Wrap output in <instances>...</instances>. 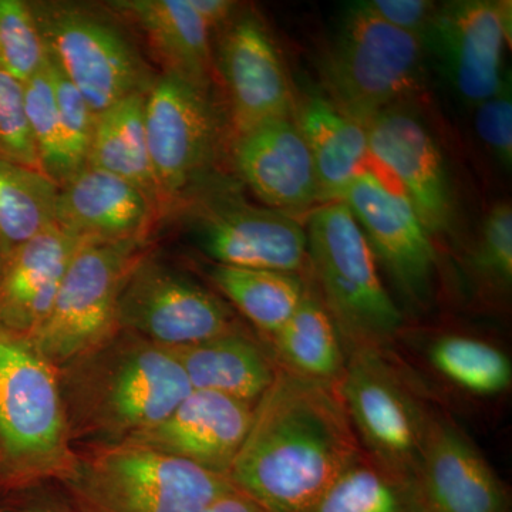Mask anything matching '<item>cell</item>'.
I'll return each mask as SVG.
<instances>
[{"label": "cell", "mask_w": 512, "mask_h": 512, "mask_svg": "<svg viewBox=\"0 0 512 512\" xmlns=\"http://www.w3.org/2000/svg\"><path fill=\"white\" fill-rule=\"evenodd\" d=\"M47 64L55 90L57 113L66 141L67 157L73 173L77 174L89 163L96 114L90 109L82 93L60 72L59 67L49 59V56Z\"/></svg>", "instance_id": "33"}, {"label": "cell", "mask_w": 512, "mask_h": 512, "mask_svg": "<svg viewBox=\"0 0 512 512\" xmlns=\"http://www.w3.org/2000/svg\"><path fill=\"white\" fill-rule=\"evenodd\" d=\"M363 128L369 158L393 175L430 235L446 232L454 217L453 190L443 154L424 121L399 104Z\"/></svg>", "instance_id": "15"}, {"label": "cell", "mask_w": 512, "mask_h": 512, "mask_svg": "<svg viewBox=\"0 0 512 512\" xmlns=\"http://www.w3.org/2000/svg\"><path fill=\"white\" fill-rule=\"evenodd\" d=\"M285 369L309 379L338 384L346 359L339 328L329 309L306 291L301 305L272 336Z\"/></svg>", "instance_id": "26"}, {"label": "cell", "mask_w": 512, "mask_h": 512, "mask_svg": "<svg viewBox=\"0 0 512 512\" xmlns=\"http://www.w3.org/2000/svg\"><path fill=\"white\" fill-rule=\"evenodd\" d=\"M22 512H57V511H50V510H23Z\"/></svg>", "instance_id": "40"}, {"label": "cell", "mask_w": 512, "mask_h": 512, "mask_svg": "<svg viewBox=\"0 0 512 512\" xmlns=\"http://www.w3.org/2000/svg\"><path fill=\"white\" fill-rule=\"evenodd\" d=\"M62 484L73 512H200L237 488L227 476L130 443L77 453Z\"/></svg>", "instance_id": "4"}, {"label": "cell", "mask_w": 512, "mask_h": 512, "mask_svg": "<svg viewBox=\"0 0 512 512\" xmlns=\"http://www.w3.org/2000/svg\"><path fill=\"white\" fill-rule=\"evenodd\" d=\"M312 512H427L420 484L360 457L330 485Z\"/></svg>", "instance_id": "29"}, {"label": "cell", "mask_w": 512, "mask_h": 512, "mask_svg": "<svg viewBox=\"0 0 512 512\" xmlns=\"http://www.w3.org/2000/svg\"><path fill=\"white\" fill-rule=\"evenodd\" d=\"M359 3L383 22L420 37L421 42L437 9V3L429 0H365Z\"/></svg>", "instance_id": "37"}, {"label": "cell", "mask_w": 512, "mask_h": 512, "mask_svg": "<svg viewBox=\"0 0 512 512\" xmlns=\"http://www.w3.org/2000/svg\"><path fill=\"white\" fill-rule=\"evenodd\" d=\"M46 57L30 2L0 0V67L25 84L43 69Z\"/></svg>", "instance_id": "32"}, {"label": "cell", "mask_w": 512, "mask_h": 512, "mask_svg": "<svg viewBox=\"0 0 512 512\" xmlns=\"http://www.w3.org/2000/svg\"><path fill=\"white\" fill-rule=\"evenodd\" d=\"M117 325L168 349L195 345L237 328L217 295L148 255L121 289Z\"/></svg>", "instance_id": "12"}, {"label": "cell", "mask_w": 512, "mask_h": 512, "mask_svg": "<svg viewBox=\"0 0 512 512\" xmlns=\"http://www.w3.org/2000/svg\"><path fill=\"white\" fill-rule=\"evenodd\" d=\"M59 370L0 330V497L66 481L77 463Z\"/></svg>", "instance_id": "3"}, {"label": "cell", "mask_w": 512, "mask_h": 512, "mask_svg": "<svg viewBox=\"0 0 512 512\" xmlns=\"http://www.w3.org/2000/svg\"><path fill=\"white\" fill-rule=\"evenodd\" d=\"M59 188L42 171L0 158V261L56 224Z\"/></svg>", "instance_id": "28"}, {"label": "cell", "mask_w": 512, "mask_h": 512, "mask_svg": "<svg viewBox=\"0 0 512 512\" xmlns=\"http://www.w3.org/2000/svg\"><path fill=\"white\" fill-rule=\"evenodd\" d=\"M211 279L245 318L269 336L288 322L306 293L301 276L293 272L215 264Z\"/></svg>", "instance_id": "27"}, {"label": "cell", "mask_w": 512, "mask_h": 512, "mask_svg": "<svg viewBox=\"0 0 512 512\" xmlns=\"http://www.w3.org/2000/svg\"><path fill=\"white\" fill-rule=\"evenodd\" d=\"M429 359L448 382L478 396H497L511 386L510 359L484 340L461 335L441 336L431 343Z\"/></svg>", "instance_id": "30"}, {"label": "cell", "mask_w": 512, "mask_h": 512, "mask_svg": "<svg viewBox=\"0 0 512 512\" xmlns=\"http://www.w3.org/2000/svg\"><path fill=\"white\" fill-rule=\"evenodd\" d=\"M362 457L338 384L281 367L254 406L229 480L274 512H312Z\"/></svg>", "instance_id": "1"}, {"label": "cell", "mask_w": 512, "mask_h": 512, "mask_svg": "<svg viewBox=\"0 0 512 512\" xmlns=\"http://www.w3.org/2000/svg\"><path fill=\"white\" fill-rule=\"evenodd\" d=\"M308 258L338 328L359 346L382 345L403 325L384 288L365 234L342 201L325 202L309 217Z\"/></svg>", "instance_id": "7"}, {"label": "cell", "mask_w": 512, "mask_h": 512, "mask_svg": "<svg viewBox=\"0 0 512 512\" xmlns=\"http://www.w3.org/2000/svg\"><path fill=\"white\" fill-rule=\"evenodd\" d=\"M200 512H274L249 497L244 491L235 488L231 493L222 495L214 503Z\"/></svg>", "instance_id": "39"}, {"label": "cell", "mask_w": 512, "mask_h": 512, "mask_svg": "<svg viewBox=\"0 0 512 512\" xmlns=\"http://www.w3.org/2000/svg\"><path fill=\"white\" fill-rule=\"evenodd\" d=\"M170 350L192 390L221 393L252 404L268 390L278 370L264 349L238 328Z\"/></svg>", "instance_id": "23"}, {"label": "cell", "mask_w": 512, "mask_h": 512, "mask_svg": "<svg viewBox=\"0 0 512 512\" xmlns=\"http://www.w3.org/2000/svg\"><path fill=\"white\" fill-rule=\"evenodd\" d=\"M146 94H134L97 114L89 165L123 178L150 198L161 212L146 133Z\"/></svg>", "instance_id": "25"}, {"label": "cell", "mask_w": 512, "mask_h": 512, "mask_svg": "<svg viewBox=\"0 0 512 512\" xmlns=\"http://www.w3.org/2000/svg\"><path fill=\"white\" fill-rule=\"evenodd\" d=\"M511 2L454 0L437 5L423 46L464 103L476 107L500 89Z\"/></svg>", "instance_id": "13"}, {"label": "cell", "mask_w": 512, "mask_h": 512, "mask_svg": "<svg viewBox=\"0 0 512 512\" xmlns=\"http://www.w3.org/2000/svg\"><path fill=\"white\" fill-rule=\"evenodd\" d=\"M367 239L376 261L402 295L426 301L437 268V251L412 202L372 168L353 178L340 200Z\"/></svg>", "instance_id": "14"}, {"label": "cell", "mask_w": 512, "mask_h": 512, "mask_svg": "<svg viewBox=\"0 0 512 512\" xmlns=\"http://www.w3.org/2000/svg\"><path fill=\"white\" fill-rule=\"evenodd\" d=\"M426 50L420 37L349 6L323 60L328 99L360 126L423 89Z\"/></svg>", "instance_id": "6"}, {"label": "cell", "mask_w": 512, "mask_h": 512, "mask_svg": "<svg viewBox=\"0 0 512 512\" xmlns=\"http://www.w3.org/2000/svg\"><path fill=\"white\" fill-rule=\"evenodd\" d=\"M146 255L144 242H84L29 339L37 352L59 369L117 332L121 289Z\"/></svg>", "instance_id": "8"}, {"label": "cell", "mask_w": 512, "mask_h": 512, "mask_svg": "<svg viewBox=\"0 0 512 512\" xmlns=\"http://www.w3.org/2000/svg\"><path fill=\"white\" fill-rule=\"evenodd\" d=\"M57 370L73 441L90 447L151 429L192 392L170 349L123 329Z\"/></svg>", "instance_id": "2"}, {"label": "cell", "mask_w": 512, "mask_h": 512, "mask_svg": "<svg viewBox=\"0 0 512 512\" xmlns=\"http://www.w3.org/2000/svg\"><path fill=\"white\" fill-rule=\"evenodd\" d=\"M0 512H2V508H0Z\"/></svg>", "instance_id": "41"}, {"label": "cell", "mask_w": 512, "mask_h": 512, "mask_svg": "<svg viewBox=\"0 0 512 512\" xmlns=\"http://www.w3.org/2000/svg\"><path fill=\"white\" fill-rule=\"evenodd\" d=\"M338 390L357 437L377 466L419 484L430 420L379 350L357 346L346 360Z\"/></svg>", "instance_id": "10"}, {"label": "cell", "mask_w": 512, "mask_h": 512, "mask_svg": "<svg viewBox=\"0 0 512 512\" xmlns=\"http://www.w3.org/2000/svg\"><path fill=\"white\" fill-rule=\"evenodd\" d=\"M202 200H185L174 211L188 214L195 244L215 264L293 274L305 265L308 235L291 215L232 197Z\"/></svg>", "instance_id": "11"}, {"label": "cell", "mask_w": 512, "mask_h": 512, "mask_svg": "<svg viewBox=\"0 0 512 512\" xmlns=\"http://www.w3.org/2000/svg\"><path fill=\"white\" fill-rule=\"evenodd\" d=\"M158 220L140 188L89 164L57 195V227L84 242H144Z\"/></svg>", "instance_id": "19"}, {"label": "cell", "mask_w": 512, "mask_h": 512, "mask_svg": "<svg viewBox=\"0 0 512 512\" xmlns=\"http://www.w3.org/2000/svg\"><path fill=\"white\" fill-rule=\"evenodd\" d=\"M49 59L100 114L134 94H146L157 74L127 25L107 6L30 2Z\"/></svg>", "instance_id": "5"}, {"label": "cell", "mask_w": 512, "mask_h": 512, "mask_svg": "<svg viewBox=\"0 0 512 512\" xmlns=\"http://www.w3.org/2000/svg\"><path fill=\"white\" fill-rule=\"evenodd\" d=\"M192 9L204 20L211 32L225 29L237 16L238 3L231 0H188Z\"/></svg>", "instance_id": "38"}, {"label": "cell", "mask_w": 512, "mask_h": 512, "mask_svg": "<svg viewBox=\"0 0 512 512\" xmlns=\"http://www.w3.org/2000/svg\"><path fill=\"white\" fill-rule=\"evenodd\" d=\"M232 157L239 177L272 210L289 214L322 201L311 151L293 116L235 137Z\"/></svg>", "instance_id": "18"}, {"label": "cell", "mask_w": 512, "mask_h": 512, "mask_svg": "<svg viewBox=\"0 0 512 512\" xmlns=\"http://www.w3.org/2000/svg\"><path fill=\"white\" fill-rule=\"evenodd\" d=\"M255 404L192 390L167 417L124 443L137 444L227 476L251 426Z\"/></svg>", "instance_id": "17"}, {"label": "cell", "mask_w": 512, "mask_h": 512, "mask_svg": "<svg viewBox=\"0 0 512 512\" xmlns=\"http://www.w3.org/2000/svg\"><path fill=\"white\" fill-rule=\"evenodd\" d=\"M25 89V111L30 134L35 144L39 168L53 183L62 187L73 177V168L67 157L66 141L59 113L55 90L50 76L47 57L45 66L29 82Z\"/></svg>", "instance_id": "31"}, {"label": "cell", "mask_w": 512, "mask_h": 512, "mask_svg": "<svg viewBox=\"0 0 512 512\" xmlns=\"http://www.w3.org/2000/svg\"><path fill=\"white\" fill-rule=\"evenodd\" d=\"M419 484L427 512H507L493 468L447 421L430 420Z\"/></svg>", "instance_id": "21"}, {"label": "cell", "mask_w": 512, "mask_h": 512, "mask_svg": "<svg viewBox=\"0 0 512 512\" xmlns=\"http://www.w3.org/2000/svg\"><path fill=\"white\" fill-rule=\"evenodd\" d=\"M221 127L211 90L158 74L146 96V133L163 217L197 190L210 171Z\"/></svg>", "instance_id": "9"}, {"label": "cell", "mask_w": 512, "mask_h": 512, "mask_svg": "<svg viewBox=\"0 0 512 512\" xmlns=\"http://www.w3.org/2000/svg\"><path fill=\"white\" fill-rule=\"evenodd\" d=\"M107 8L138 29L161 74L211 90V30L188 0H114Z\"/></svg>", "instance_id": "22"}, {"label": "cell", "mask_w": 512, "mask_h": 512, "mask_svg": "<svg viewBox=\"0 0 512 512\" xmlns=\"http://www.w3.org/2000/svg\"><path fill=\"white\" fill-rule=\"evenodd\" d=\"M0 158L40 171L25 111L23 84L0 67Z\"/></svg>", "instance_id": "34"}, {"label": "cell", "mask_w": 512, "mask_h": 512, "mask_svg": "<svg viewBox=\"0 0 512 512\" xmlns=\"http://www.w3.org/2000/svg\"><path fill=\"white\" fill-rule=\"evenodd\" d=\"M480 274L501 288H510L512 282V208L511 202L495 204L483 224L476 255Z\"/></svg>", "instance_id": "35"}, {"label": "cell", "mask_w": 512, "mask_h": 512, "mask_svg": "<svg viewBox=\"0 0 512 512\" xmlns=\"http://www.w3.org/2000/svg\"><path fill=\"white\" fill-rule=\"evenodd\" d=\"M84 241L57 225L0 261V330L30 339L45 322L67 266Z\"/></svg>", "instance_id": "20"}, {"label": "cell", "mask_w": 512, "mask_h": 512, "mask_svg": "<svg viewBox=\"0 0 512 512\" xmlns=\"http://www.w3.org/2000/svg\"><path fill=\"white\" fill-rule=\"evenodd\" d=\"M217 67L227 90L235 137L295 111L291 83L268 29L252 13L222 33Z\"/></svg>", "instance_id": "16"}, {"label": "cell", "mask_w": 512, "mask_h": 512, "mask_svg": "<svg viewBox=\"0 0 512 512\" xmlns=\"http://www.w3.org/2000/svg\"><path fill=\"white\" fill-rule=\"evenodd\" d=\"M293 119L311 151L323 202L339 201L369 160L365 128L332 100L313 93L295 104Z\"/></svg>", "instance_id": "24"}, {"label": "cell", "mask_w": 512, "mask_h": 512, "mask_svg": "<svg viewBox=\"0 0 512 512\" xmlns=\"http://www.w3.org/2000/svg\"><path fill=\"white\" fill-rule=\"evenodd\" d=\"M477 134L498 163L512 165V83L505 70L500 89L476 106Z\"/></svg>", "instance_id": "36"}]
</instances>
